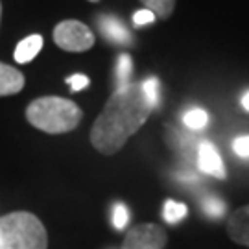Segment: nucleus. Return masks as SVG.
<instances>
[{
    "mask_svg": "<svg viewBox=\"0 0 249 249\" xmlns=\"http://www.w3.org/2000/svg\"><path fill=\"white\" fill-rule=\"evenodd\" d=\"M227 232L232 242L249 248V205L234 211L227 222Z\"/></svg>",
    "mask_w": 249,
    "mask_h": 249,
    "instance_id": "7",
    "label": "nucleus"
},
{
    "mask_svg": "<svg viewBox=\"0 0 249 249\" xmlns=\"http://www.w3.org/2000/svg\"><path fill=\"white\" fill-rule=\"evenodd\" d=\"M100 24V32L104 34L106 39H109L111 43H116V45H129L131 43V34L129 30L124 26V22L120 18L113 17V15H104V17L98 18Z\"/></svg>",
    "mask_w": 249,
    "mask_h": 249,
    "instance_id": "8",
    "label": "nucleus"
},
{
    "mask_svg": "<svg viewBox=\"0 0 249 249\" xmlns=\"http://www.w3.org/2000/svg\"><path fill=\"white\" fill-rule=\"evenodd\" d=\"M0 249H48V234L43 222L26 211L2 216Z\"/></svg>",
    "mask_w": 249,
    "mask_h": 249,
    "instance_id": "3",
    "label": "nucleus"
},
{
    "mask_svg": "<svg viewBox=\"0 0 249 249\" xmlns=\"http://www.w3.org/2000/svg\"><path fill=\"white\" fill-rule=\"evenodd\" d=\"M131 74H133V61L127 53L118 55V63H116V81L118 87H124L127 83H131Z\"/></svg>",
    "mask_w": 249,
    "mask_h": 249,
    "instance_id": "12",
    "label": "nucleus"
},
{
    "mask_svg": "<svg viewBox=\"0 0 249 249\" xmlns=\"http://www.w3.org/2000/svg\"><path fill=\"white\" fill-rule=\"evenodd\" d=\"M187 205L179 203V201H174V199H168L164 203V209H162V216L168 223H178L181 222L185 216H187Z\"/></svg>",
    "mask_w": 249,
    "mask_h": 249,
    "instance_id": "14",
    "label": "nucleus"
},
{
    "mask_svg": "<svg viewBox=\"0 0 249 249\" xmlns=\"http://www.w3.org/2000/svg\"><path fill=\"white\" fill-rule=\"evenodd\" d=\"M155 20V15L151 13L150 9H139L133 15L135 26H144V24H151Z\"/></svg>",
    "mask_w": 249,
    "mask_h": 249,
    "instance_id": "20",
    "label": "nucleus"
},
{
    "mask_svg": "<svg viewBox=\"0 0 249 249\" xmlns=\"http://www.w3.org/2000/svg\"><path fill=\"white\" fill-rule=\"evenodd\" d=\"M24 74L15 67H9L6 63H0V96L17 94L24 87Z\"/></svg>",
    "mask_w": 249,
    "mask_h": 249,
    "instance_id": "9",
    "label": "nucleus"
},
{
    "mask_svg": "<svg viewBox=\"0 0 249 249\" xmlns=\"http://www.w3.org/2000/svg\"><path fill=\"white\" fill-rule=\"evenodd\" d=\"M151 106L141 83L116 87L90 127V142L102 155H115L148 120Z\"/></svg>",
    "mask_w": 249,
    "mask_h": 249,
    "instance_id": "1",
    "label": "nucleus"
},
{
    "mask_svg": "<svg viewBox=\"0 0 249 249\" xmlns=\"http://www.w3.org/2000/svg\"><path fill=\"white\" fill-rule=\"evenodd\" d=\"M232 150L242 159H249V135H242L232 141Z\"/></svg>",
    "mask_w": 249,
    "mask_h": 249,
    "instance_id": "18",
    "label": "nucleus"
},
{
    "mask_svg": "<svg viewBox=\"0 0 249 249\" xmlns=\"http://www.w3.org/2000/svg\"><path fill=\"white\" fill-rule=\"evenodd\" d=\"M129 222V211L125 209V205L122 203H116L115 209H113V225L115 229H124L125 225Z\"/></svg>",
    "mask_w": 249,
    "mask_h": 249,
    "instance_id": "17",
    "label": "nucleus"
},
{
    "mask_svg": "<svg viewBox=\"0 0 249 249\" xmlns=\"http://www.w3.org/2000/svg\"><path fill=\"white\" fill-rule=\"evenodd\" d=\"M183 122H185L188 129L199 131V129H203L205 125L209 124V113L205 109H201V107H194V109H190V111L185 113Z\"/></svg>",
    "mask_w": 249,
    "mask_h": 249,
    "instance_id": "11",
    "label": "nucleus"
},
{
    "mask_svg": "<svg viewBox=\"0 0 249 249\" xmlns=\"http://www.w3.org/2000/svg\"><path fill=\"white\" fill-rule=\"evenodd\" d=\"M242 106H244V109L246 111H249V90L242 96Z\"/></svg>",
    "mask_w": 249,
    "mask_h": 249,
    "instance_id": "21",
    "label": "nucleus"
},
{
    "mask_svg": "<svg viewBox=\"0 0 249 249\" xmlns=\"http://www.w3.org/2000/svg\"><path fill=\"white\" fill-rule=\"evenodd\" d=\"M53 41L67 52H87L94 46V34L80 20H63L53 30Z\"/></svg>",
    "mask_w": 249,
    "mask_h": 249,
    "instance_id": "4",
    "label": "nucleus"
},
{
    "mask_svg": "<svg viewBox=\"0 0 249 249\" xmlns=\"http://www.w3.org/2000/svg\"><path fill=\"white\" fill-rule=\"evenodd\" d=\"M89 2H100V0H89Z\"/></svg>",
    "mask_w": 249,
    "mask_h": 249,
    "instance_id": "23",
    "label": "nucleus"
},
{
    "mask_svg": "<svg viewBox=\"0 0 249 249\" xmlns=\"http://www.w3.org/2000/svg\"><path fill=\"white\" fill-rule=\"evenodd\" d=\"M168 242L166 231L157 223L135 225L125 234L122 249H162Z\"/></svg>",
    "mask_w": 249,
    "mask_h": 249,
    "instance_id": "5",
    "label": "nucleus"
},
{
    "mask_svg": "<svg viewBox=\"0 0 249 249\" xmlns=\"http://www.w3.org/2000/svg\"><path fill=\"white\" fill-rule=\"evenodd\" d=\"M203 213L209 216V218H222L225 214V203H223L220 197L216 196H207L203 199Z\"/></svg>",
    "mask_w": 249,
    "mask_h": 249,
    "instance_id": "16",
    "label": "nucleus"
},
{
    "mask_svg": "<svg viewBox=\"0 0 249 249\" xmlns=\"http://www.w3.org/2000/svg\"><path fill=\"white\" fill-rule=\"evenodd\" d=\"M144 9H150L155 17L168 18L176 8V0H141Z\"/></svg>",
    "mask_w": 249,
    "mask_h": 249,
    "instance_id": "13",
    "label": "nucleus"
},
{
    "mask_svg": "<svg viewBox=\"0 0 249 249\" xmlns=\"http://www.w3.org/2000/svg\"><path fill=\"white\" fill-rule=\"evenodd\" d=\"M83 111L74 102L59 96L34 100L26 109V120L39 131L50 135L69 133L80 125Z\"/></svg>",
    "mask_w": 249,
    "mask_h": 249,
    "instance_id": "2",
    "label": "nucleus"
},
{
    "mask_svg": "<svg viewBox=\"0 0 249 249\" xmlns=\"http://www.w3.org/2000/svg\"><path fill=\"white\" fill-rule=\"evenodd\" d=\"M141 87H142L144 96H146L148 104L151 106V109L159 106V80L155 76H151V78H148V80H144L141 83Z\"/></svg>",
    "mask_w": 249,
    "mask_h": 249,
    "instance_id": "15",
    "label": "nucleus"
},
{
    "mask_svg": "<svg viewBox=\"0 0 249 249\" xmlns=\"http://www.w3.org/2000/svg\"><path fill=\"white\" fill-rule=\"evenodd\" d=\"M43 43H45V41H43V37L37 36V34L26 37V39H22V41L17 45V48H15V61L20 63V65L30 63L34 57H36L37 53L41 52Z\"/></svg>",
    "mask_w": 249,
    "mask_h": 249,
    "instance_id": "10",
    "label": "nucleus"
},
{
    "mask_svg": "<svg viewBox=\"0 0 249 249\" xmlns=\"http://www.w3.org/2000/svg\"><path fill=\"white\" fill-rule=\"evenodd\" d=\"M67 83L71 85V89L74 90V92H78V90L89 87V78L83 76V74H74L71 78H67Z\"/></svg>",
    "mask_w": 249,
    "mask_h": 249,
    "instance_id": "19",
    "label": "nucleus"
},
{
    "mask_svg": "<svg viewBox=\"0 0 249 249\" xmlns=\"http://www.w3.org/2000/svg\"><path fill=\"white\" fill-rule=\"evenodd\" d=\"M0 18H2V4H0Z\"/></svg>",
    "mask_w": 249,
    "mask_h": 249,
    "instance_id": "22",
    "label": "nucleus"
},
{
    "mask_svg": "<svg viewBox=\"0 0 249 249\" xmlns=\"http://www.w3.org/2000/svg\"><path fill=\"white\" fill-rule=\"evenodd\" d=\"M197 168L203 174L213 176L216 179H225V176H227L222 155L218 153L216 146L209 141H203L197 146Z\"/></svg>",
    "mask_w": 249,
    "mask_h": 249,
    "instance_id": "6",
    "label": "nucleus"
}]
</instances>
